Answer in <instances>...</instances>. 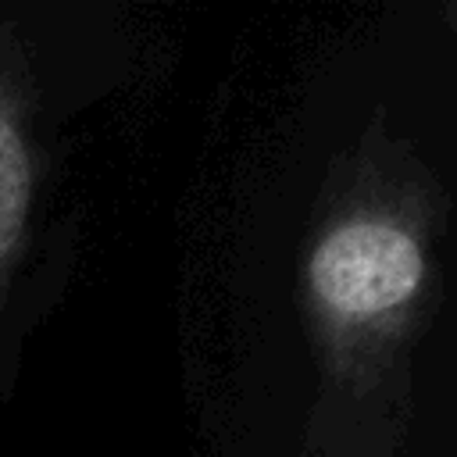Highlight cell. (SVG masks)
<instances>
[{
  "label": "cell",
  "instance_id": "1",
  "mask_svg": "<svg viewBox=\"0 0 457 457\" xmlns=\"http://www.w3.org/2000/svg\"><path fill=\"white\" fill-rule=\"evenodd\" d=\"M425 236L393 207L336 218L307 257V296L318 328L336 343H364L400 328L425 286Z\"/></svg>",
  "mask_w": 457,
  "mask_h": 457
},
{
  "label": "cell",
  "instance_id": "2",
  "mask_svg": "<svg viewBox=\"0 0 457 457\" xmlns=\"http://www.w3.org/2000/svg\"><path fill=\"white\" fill-rule=\"evenodd\" d=\"M32 200V161L18 114L0 100V271L14 257Z\"/></svg>",
  "mask_w": 457,
  "mask_h": 457
}]
</instances>
